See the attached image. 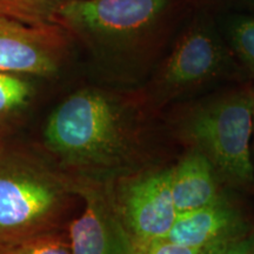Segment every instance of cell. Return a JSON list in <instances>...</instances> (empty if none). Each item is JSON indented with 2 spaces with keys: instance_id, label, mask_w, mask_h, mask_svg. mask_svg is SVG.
I'll return each mask as SVG.
<instances>
[{
  "instance_id": "ba28073f",
  "label": "cell",
  "mask_w": 254,
  "mask_h": 254,
  "mask_svg": "<svg viewBox=\"0 0 254 254\" xmlns=\"http://www.w3.org/2000/svg\"><path fill=\"white\" fill-rule=\"evenodd\" d=\"M68 37L55 23L34 25L0 17V72L24 77L55 74L65 59Z\"/></svg>"
},
{
  "instance_id": "277c9868",
  "label": "cell",
  "mask_w": 254,
  "mask_h": 254,
  "mask_svg": "<svg viewBox=\"0 0 254 254\" xmlns=\"http://www.w3.org/2000/svg\"><path fill=\"white\" fill-rule=\"evenodd\" d=\"M73 196L71 174L0 140V243L58 231Z\"/></svg>"
},
{
  "instance_id": "7c38bea8",
  "label": "cell",
  "mask_w": 254,
  "mask_h": 254,
  "mask_svg": "<svg viewBox=\"0 0 254 254\" xmlns=\"http://www.w3.org/2000/svg\"><path fill=\"white\" fill-rule=\"evenodd\" d=\"M33 97L27 77L0 72V140H4Z\"/></svg>"
},
{
  "instance_id": "8fae6325",
  "label": "cell",
  "mask_w": 254,
  "mask_h": 254,
  "mask_svg": "<svg viewBox=\"0 0 254 254\" xmlns=\"http://www.w3.org/2000/svg\"><path fill=\"white\" fill-rule=\"evenodd\" d=\"M217 19L241 71L254 78V15L228 13Z\"/></svg>"
},
{
  "instance_id": "5b68a950",
  "label": "cell",
  "mask_w": 254,
  "mask_h": 254,
  "mask_svg": "<svg viewBox=\"0 0 254 254\" xmlns=\"http://www.w3.org/2000/svg\"><path fill=\"white\" fill-rule=\"evenodd\" d=\"M241 72L217 15L193 9L159 66L152 82V97L161 104L179 100Z\"/></svg>"
},
{
  "instance_id": "30bf717a",
  "label": "cell",
  "mask_w": 254,
  "mask_h": 254,
  "mask_svg": "<svg viewBox=\"0 0 254 254\" xmlns=\"http://www.w3.org/2000/svg\"><path fill=\"white\" fill-rule=\"evenodd\" d=\"M170 184L178 214L213 204L225 194L212 164L200 152L190 148L170 167Z\"/></svg>"
},
{
  "instance_id": "9a60e30c",
  "label": "cell",
  "mask_w": 254,
  "mask_h": 254,
  "mask_svg": "<svg viewBox=\"0 0 254 254\" xmlns=\"http://www.w3.org/2000/svg\"><path fill=\"white\" fill-rule=\"evenodd\" d=\"M192 9L211 12L215 15L245 13L254 15V0H185Z\"/></svg>"
},
{
  "instance_id": "9c48e42d",
  "label": "cell",
  "mask_w": 254,
  "mask_h": 254,
  "mask_svg": "<svg viewBox=\"0 0 254 254\" xmlns=\"http://www.w3.org/2000/svg\"><path fill=\"white\" fill-rule=\"evenodd\" d=\"M252 232L243 211L224 194L213 204L178 214L165 240L199 252L207 247L240 239Z\"/></svg>"
},
{
  "instance_id": "ac0fdd59",
  "label": "cell",
  "mask_w": 254,
  "mask_h": 254,
  "mask_svg": "<svg viewBox=\"0 0 254 254\" xmlns=\"http://www.w3.org/2000/svg\"><path fill=\"white\" fill-rule=\"evenodd\" d=\"M253 141H254V85H253Z\"/></svg>"
},
{
  "instance_id": "3957f363",
  "label": "cell",
  "mask_w": 254,
  "mask_h": 254,
  "mask_svg": "<svg viewBox=\"0 0 254 254\" xmlns=\"http://www.w3.org/2000/svg\"><path fill=\"white\" fill-rule=\"evenodd\" d=\"M178 136L207 159L222 184L237 189L252 186L253 85L190 104L178 117Z\"/></svg>"
},
{
  "instance_id": "52a82bcc",
  "label": "cell",
  "mask_w": 254,
  "mask_h": 254,
  "mask_svg": "<svg viewBox=\"0 0 254 254\" xmlns=\"http://www.w3.org/2000/svg\"><path fill=\"white\" fill-rule=\"evenodd\" d=\"M71 177L75 195L85 204L67 228L72 254H134L114 200V179Z\"/></svg>"
},
{
  "instance_id": "8992f818",
  "label": "cell",
  "mask_w": 254,
  "mask_h": 254,
  "mask_svg": "<svg viewBox=\"0 0 254 254\" xmlns=\"http://www.w3.org/2000/svg\"><path fill=\"white\" fill-rule=\"evenodd\" d=\"M113 194L134 254L165 240L178 213L171 193L170 168L127 173L113 180Z\"/></svg>"
},
{
  "instance_id": "e0dca14e",
  "label": "cell",
  "mask_w": 254,
  "mask_h": 254,
  "mask_svg": "<svg viewBox=\"0 0 254 254\" xmlns=\"http://www.w3.org/2000/svg\"><path fill=\"white\" fill-rule=\"evenodd\" d=\"M145 254H198V251L178 245L168 240H161L154 244Z\"/></svg>"
},
{
  "instance_id": "7a4b0ae2",
  "label": "cell",
  "mask_w": 254,
  "mask_h": 254,
  "mask_svg": "<svg viewBox=\"0 0 254 254\" xmlns=\"http://www.w3.org/2000/svg\"><path fill=\"white\" fill-rule=\"evenodd\" d=\"M192 11L185 0H68L53 23L101 52L125 55L163 46Z\"/></svg>"
},
{
  "instance_id": "4fadbf2b",
  "label": "cell",
  "mask_w": 254,
  "mask_h": 254,
  "mask_svg": "<svg viewBox=\"0 0 254 254\" xmlns=\"http://www.w3.org/2000/svg\"><path fill=\"white\" fill-rule=\"evenodd\" d=\"M68 0H0V17L27 24L53 23L56 12Z\"/></svg>"
},
{
  "instance_id": "2e32d148",
  "label": "cell",
  "mask_w": 254,
  "mask_h": 254,
  "mask_svg": "<svg viewBox=\"0 0 254 254\" xmlns=\"http://www.w3.org/2000/svg\"><path fill=\"white\" fill-rule=\"evenodd\" d=\"M198 254H254V232L240 239L207 247Z\"/></svg>"
},
{
  "instance_id": "6da1fadb",
  "label": "cell",
  "mask_w": 254,
  "mask_h": 254,
  "mask_svg": "<svg viewBox=\"0 0 254 254\" xmlns=\"http://www.w3.org/2000/svg\"><path fill=\"white\" fill-rule=\"evenodd\" d=\"M44 144L69 174L110 180L131 173L140 144L134 103L103 88H81L50 114Z\"/></svg>"
},
{
  "instance_id": "5bb4252c",
  "label": "cell",
  "mask_w": 254,
  "mask_h": 254,
  "mask_svg": "<svg viewBox=\"0 0 254 254\" xmlns=\"http://www.w3.org/2000/svg\"><path fill=\"white\" fill-rule=\"evenodd\" d=\"M0 254H72L67 236L59 230L0 243Z\"/></svg>"
}]
</instances>
